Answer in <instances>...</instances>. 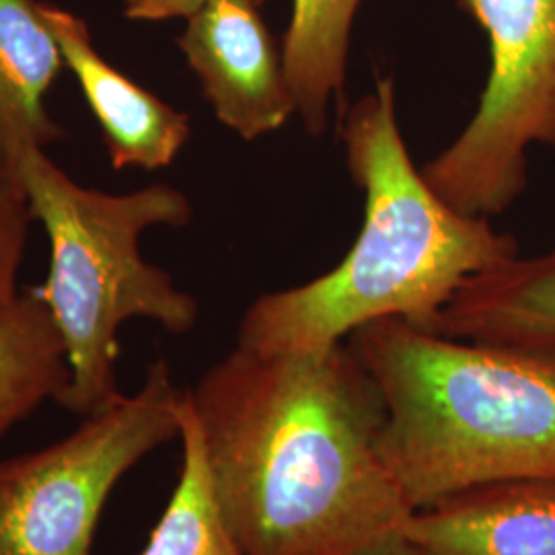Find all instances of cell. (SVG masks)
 Wrapping results in <instances>:
<instances>
[{
    "label": "cell",
    "mask_w": 555,
    "mask_h": 555,
    "mask_svg": "<svg viewBox=\"0 0 555 555\" xmlns=\"http://www.w3.org/2000/svg\"><path fill=\"white\" fill-rule=\"evenodd\" d=\"M371 555H433L430 552H426V550H422L420 545L416 543H412V541H408L405 537L403 539H399L396 543H391V545H387V547H383V550H378L375 554Z\"/></svg>",
    "instance_id": "17"
},
{
    "label": "cell",
    "mask_w": 555,
    "mask_h": 555,
    "mask_svg": "<svg viewBox=\"0 0 555 555\" xmlns=\"http://www.w3.org/2000/svg\"><path fill=\"white\" fill-rule=\"evenodd\" d=\"M62 68L41 0H0V169L15 167L27 149L48 151L66 137L48 109Z\"/></svg>",
    "instance_id": "10"
},
{
    "label": "cell",
    "mask_w": 555,
    "mask_h": 555,
    "mask_svg": "<svg viewBox=\"0 0 555 555\" xmlns=\"http://www.w3.org/2000/svg\"><path fill=\"white\" fill-rule=\"evenodd\" d=\"M29 212L50 243V268L38 286L59 327L70 378L60 408L89 417L116 405L119 330L149 319L173 336L198 325L199 305L167 270L140 254L149 229L190 224V198L169 183L126 194L87 188L50 159L27 149L15 160Z\"/></svg>",
    "instance_id": "4"
},
{
    "label": "cell",
    "mask_w": 555,
    "mask_h": 555,
    "mask_svg": "<svg viewBox=\"0 0 555 555\" xmlns=\"http://www.w3.org/2000/svg\"><path fill=\"white\" fill-rule=\"evenodd\" d=\"M403 537L433 555H555V479L481 483L416 508Z\"/></svg>",
    "instance_id": "9"
},
{
    "label": "cell",
    "mask_w": 555,
    "mask_h": 555,
    "mask_svg": "<svg viewBox=\"0 0 555 555\" xmlns=\"http://www.w3.org/2000/svg\"><path fill=\"white\" fill-rule=\"evenodd\" d=\"M179 442L178 483L140 555H243L220 515L188 396L181 403Z\"/></svg>",
    "instance_id": "14"
},
{
    "label": "cell",
    "mask_w": 555,
    "mask_h": 555,
    "mask_svg": "<svg viewBox=\"0 0 555 555\" xmlns=\"http://www.w3.org/2000/svg\"><path fill=\"white\" fill-rule=\"evenodd\" d=\"M212 0H121V13L130 21L159 23L169 20H190ZM263 7L266 0H247Z\"/></svg>",
    "instance_id": "16"
},
{
    "label": "cell",
    "mask_w": 555,
    "mask_h": 555,
    "mask_svg": "<svg viewBox=\"0 0 555 555\" xmlns=\"http://www.w3.org/2000/svg\"><path fill=\"white\" fill-rule=\"evenodd\" d=\"M212 492L243 555H371L414 513L383 449L385 403L341 341L235 348L185 391Z\"/></svg>",
    "instance_id": "1"
},
{
    "label": "cell",
    "mask_w": 555,
    "mask_h": 555,
    "mask_svg": "<svg viewBox=\"0 0 555 555\" xmlns=\"http://www.w3.org/2000/svg\"><path fill=\"white\" fill-rule=\"evenodd\" d=\"M68 378L59 327L38 286L27 288L0 315V438L48 399L59 401Z\"/></svg>",
    "instance_id": "13"
},
{
    "label": "cell",
    "mask_w": 555,
    "mask_h": 555,
    "mask_svg": "<svg viewBox=\"0 0 555 555\" xmlns=\"http://www.w3.org/2000/svg\"><path fill=\"white\" fill-rule=\"evenodd\" d=\"M385 403L383 449L410 504L555 479V346L440 336L403 319L346 339Z\"/></svg>",
    "instance_id": "3"
},
{
    "label": "cell",
    "mask_w": 555,
    "mask_h": 555,
    "mask_svg": "<svg viewBox=\"0 0 555 555\" xmlns=\"http://www.w3.org/2000/svg\"><path fill=\"white\" fill-rule=\"evenodd\" d=\"M428 332L555 346V249L533 258L518 254L469 278Z\"/></svg>",
    "instance_id": "11"
},
{
    "label": "cell",
    "mask_w": 555,
    "mask_h": 555,
    "mask_svg": "<svg viewBox=\"0 0 555 555\" xmlns=\"http://www.w3.org/2000/svg\"><path fill=\"white\" fill-rule=\"evenodd\" d=\"M490 41L476 114L422 173L469 217L506 212L527 190L531 146L555 149V0H459Z\"/></svg>",
    "instance_id": "6"
},
{
    "label": "cell",
    "mask_w": 555,
    "mask_h": 555,
    "mask_svg": "<svg viewBox=\"0 0 555 555\" xmlns=\"http://www.w3.org/2000/svg\"><path fill=\"white\" fill-rule=\"evenodd\" d=\"M31 212L15 167L0 169V315L20 297V270Z\"/></svg>",
    "instance_id": "15"
},
{
    "label": "cell",
    "mask_w": 555,
    "mask_h": 555,
    "mask_svg": "<svg viewBox=\"0 0 555 555\" xmlns=\"http://www.w3.org/2000/svg\"><path fill=\"white\" fill-rule=\"evenodd\" d=\"M339 137L364 196L357 241L323 276L256 298L238 323L241 348L321 350L380 319L430 330L469 278L518 256L513 235L451 208L417 171L397 118L393 77H377L346 109Z\"/></svg>",
    "instance_id": "2"
},
{
    "label": "cell",
    "mask_w": 555,
    "mask_h": 555,
    "mask_svg": "<svg viewBox=\"0 0 555 555\" xmlns=\"http://www.w3.org/2000/svg\"><path fill=\"white\" fill-rule=\"evenodd\" d=\"M178 48L217 119L241 139L272 134L297 114L282 50L258 4L212 0L185 20Z\"/></svg>",
    "instance_id": "7"
},
{
    "label": "cell",
    "mask_w": 555,
    "mask_h": 555,
    "mask_svg": "<svg viewBox=\"0 0 555 555\" xmlns=\"http://www.w3.org/2000/svg\"><path fill=\"white\" fill-rule=\"evenodd\" d=\"M41 15L59 43L64 68L79 82L100 124L112 167L157 171L178 159L192 137L190 116L107 62L82 17L43 0Z\"/></svg>",
    "instance_id": "8"
},
{
    "label": "cell",
    "mask_w": 555,
    "mask_h": 555,
    "mask_svg": "<svg viewBox=\"0 0 555 555\" xmlns=\"http://www.w3.org/2000/svg\"><path fill=\"white\" fill-rule=\"evenodd\" d=\"M362 0H293L280 43L297 116L313 137L330 126V112L344 95L352 27Z\"/></svg>",
    "instance_id": "12"
},
{
    "label": "cell",
    "mask_w": 555,
    "mask_h": 555,
    "mask_svg": "<svg viewBox=\"0 0 555 555\" xmlns=\"http://www.w3.org/2000/svg\"><path fill=\"white\" fill-rule=\"evenodd\" d=\"M183 396L157 358L132 396L52 444L0 459V555H93L119 481L179 438Z\"/></svg>",
    "instance_id": "5"
}]
</instances>
